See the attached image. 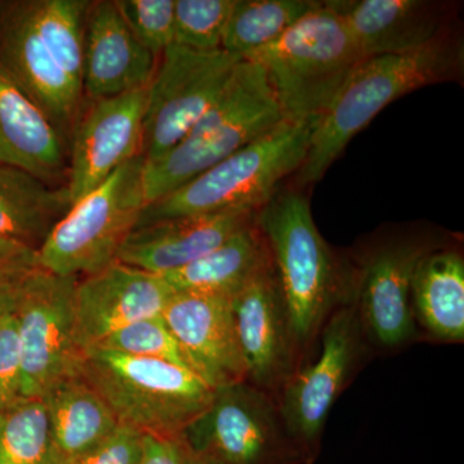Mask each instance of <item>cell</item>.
<instances>
[{"label": "cell", "instance_id": "603a6c76", "mask_svg": "<svg viewBox=\"0 0 464 464\" xmlns=\"http://www.w3.org/2000/svg\"><path fill=\"white\" fill-rule=\"evenodd\" d=\"M415 325L433 340L464 341V259L456 249L436 246L420 258L411 282Z\"/></svg>", "mask_w": 464, "mask_h": 464}, {"label": "cell", "instance_id": "d4e9b609", "mask_svg": "<svg viewBox=\"0 0 464 464\" xmlns=\"http://www.w3.org/2000/svg\"><path fill=\"white\" fill-rule=\"evenodd\" d=\"M267 255L255 219L203 257L161 277L174 293L232 299Z\"/></svg>", "mask_w": 464, "mask_h": 464}, {"label": "cell", "instance_id": "e575fe53", "mask_svg": "<svg viewBox=\"0 0 464 464\" xmlns=\"http://www.w3.org/2000/svg\"><path fill=\"white\" fill-rule=\"evenodd\" d=\"M188 451L181 440L143 433L141 453L136 464H186Z\"/></svg>", "mask_w": 464, "mask_h": 464}, {"label": "cell", "instance_id": "484cf974", "mask_svg": "<svg viewBox=\"0 0 464 464\" xmlns=\"http://www.w3.org/2000/svg\"><path fill=\"white\" fill-rule=\"evenodd\" d=\"M313 0H234L222 50L246 60L310 14Z\"/></svg>", "mask_w": 464, "mask_h": 464}, {"label": "cell", "instance_id": "cb8c5ba5", "mask_svg": "<svg viewBox=\"0 0 464 464\" xmlns=\"http://www.w3.org/2000/svg\"><path fill=\"white\" fill-rule=\"evenodd\" d=\"M70 207L66 188H51L35 174L0 164V239L39 250Z\"/></svg>", "mask_w": 464, "mask_h": 464}, {"label": "cell", "instance_id": "5bb4252c", "mask_svg": "<svg viewBox=\"0 0 464 464\" xmlns=\"http://www.w3.org/2000/svg\"><path fill=\"white\" fill-rule=\"evenodd\" d=\"M174 292L159 275L116 261L76 283L75 341L81 353L112 333L163 315Z\"/></svg>", "mask_w": 464, "mask_h": 464}, {"label": "cell", "instance_id": "8992f818", "mask_svg": "<svg viewBox=\"0 0 464 464\" xmlns=\"http://www.w3.org/2000/svg\"><path fill=\"white\" fill-rule=\"evenodd\" d=\"M143 168L145 158L140 155L70 207L38 250L42 270L90 276L118 261L146 207Z\"/></svg>", "mask_w": 464, "mask_h": 464}, {"label": "cell", "instance_id": "4dcf8cb0", "mask_svg": "<svg viewBox=\"0 0 464 464\" xmlns=\"http://www.w3.org/2000/svg\"><path fill=\"white\" fill-rule=\"evenodd\" d=\"M176 0H115V7L143 47L160 56L174 43Z\"/></svg>", "mask_w": 464, "mask_h": 464}, {"label": "cell", "instance_id": "9c48e42d", "mask_svg": "<svg viewBox=\"0 0 464 464\" xmlns=\"http://www.w3.org/2000/svg\"><path fill=\"white\" fill-rule=\"evenodd\" d=\"M148 85L142 155L154 161L191 132L218 99L240 58L224 50L169 45Z\"/></svg>", "mask_w": 464, "mask_h": 464}, {"label": "cell", "instance_id": "6da1fadb", "mask_svg": "<svg viewBox=\"0 0 464 464\" xmlns=\"http://www.w3.org/2000/svg\"><path fill=\"white\" fill-rule=\"evenodd\" d=\"M463 63L462 42L449 30L420 50L360 61L314 130L295 183L306 188L319 182L382 110L411 92L459 78Z\"/></svg>", "mask_w": 464, "mask_h": 464}, {"label": "cell", "instance_id": "8d00e7d4", "mask_svg": "<svg viewBox=\"0 0 464 464\" xmlns=\"http://www.w3.org/2000/svg\"><path fill=\"white\" fill-rule=\"evenodd\" d=\"M186 464H208L203 462V460L198 459V458L192 457L190 453H188V463Z\"/></svg>", "mask_w": 464, "mask_h": 464}, {"label": "cell", "instance_id": "3957f363", "mask_svg": "<svg viewBox=\"0 0 464 464\" xmlns=\"http://www.w3.org/2000/svg\"><path fill=\"white\" fill-rule=\"evenodd\" d=\"M317 123L284 119L207 172L148 204L136 227L177 217L228 210L257 212L276 194L277 186L285 177L298 172Z\"/></svg>", "mask_w": 464, "mask_h": 464}, {"label": "cell", "instance_id": "4316f807", "mask_svg": "<svg viewBox=\"0 0 464 464\" xmlns=\"http://www.w3.org/2000/svg\"><path fill=\"white\" fill-rule=\"evenodd\" d=\"M24 7L58 65L82 88L85 16L90 3L82 0H38L24 3Z\"/></svg>", "mask_w": 464, "mask_h": 464}, {"label": "cell", "instance_id": "9a60e30c", "mask_svg": "<svg viewBox=\"0 0 464 464\" xmlns=\"http://www.w3.org/2000/svg\"><path fill=\"white\" fill-rule=\"evenodd\" d=\"M161 316L191 371L210 389L246 381L232 299L174 293Z\"/></svg>", "mask_w": 464, "mask_h": 464}, {"label": "cell", "instance_id": "5b68a950", "mask_svg": "<svg viewBox=\"0 0 464 464\" xmlns=\"http://www.w3.org/2000/svg\"><path fill=\"white\" fill-rule=\"evenodd\" d=\"M264 67L283 118L319 121L360 61L343 18L320 2L276 41L250 54Z\"/></svg>", "mask_w": 464, "mask_h": 464}, {"label": "cell", "instance_id": "277c9868", "mask_svg": "<svg viewBox=\"0 0 464 464\" xmlns=\"http://www.w3.org/2000/svg\"><path fill=\"white\" fill-rule=\"evenodd\" d=\"M79 374L119 424L161 438L179 439L210 405L216 391L190 369L100 347L82 353Z\"/></svg>", "mask_w": 464, "mask_h": 464}, {"label": "cell", "instance_id": "d6986e66", "mask_svg": "<svg viewBox=\"0 0 464 464\" xmlns=\"http://www.w3.org/2000/svg\"><path fill=\"white\" fill-rule=\"evenodd\" d=\"M362 58L408 53L448 32L447 7L427 0H332Z\"/></svg>", "mask_w": 464, "mask_h": 464}, {"label": "cell", "instance_id": "836d02e7", "mask_svg": "<svg viewBox=\"0 0 464 464\" xmlns=\"http://www.w3.org/2000/svg\"><path fill=\"white\" fill-rule=\"evenodd\" d=\"M38 270V250L0 239V285L21 283Z\"/></svg>", "mask_w": 464, "mask_h": 464}, {"label": "cell", "instance_id": "83f0119b", "mask_svg": "<svg viewBox=\"0 0 464 464\" xmlns=\"http://www.w3.org/2000/svg\"><path fill=\"white\" fill-rule=\"evenodd\" d=\"M0 464H52L50 418L43 399L0 409Z\"/></svg>", "mask_w": 464, "mask_h": 464}, {"label": "cell", "instance_id": "ac0fdd59", "mask_svg": "<svg viewBox=\"0 0 464 464\" xmlns=\"http://www.w3.org/2000/svg\"><path fill=\"white\" fill-rule=\"evenodd\" d=\"M0 69L48 115L57 130L72 121L83 91L47 50L24 3L11 7L0 21Z\"/></svg>", "mask_w": 464, "mask_h": 464}, {"label": "cell", "instance_id": "f546056e", "mask_svg": "<svg viewBox=\"0 0 464 464\" xmlns=\"http://www.w3.org/2000/svg\"><path fill=\"white\" fill-rule=\"evenodd\" d=\"M94 347L106 348L125 355L163 360L190 369L163 316L149 317L124 326Z\"/></svg>", "mask_w": 464, "mask_h": 464}, {"label": "cell", "instance_id": "8fae6325", "mask_svg": "<svg viewBox=\"0 0 464 464\" xmlns=\"http://www.w3.org/2000/svg\"><path fill=\"white\" fill-rule=\"evenodd\" d=\"M439 246L431 240L402 237L372 249L353 270L351 302L372 347L398 350L418 335L411 282L418 262Z\"/></svg>", "mask_w": 464, "mask_h": 464}, {"label": "cell", "instance_id": "1f68e13d", "mask_svg": "<svg viewBox=\"0 0 464 464\" xmlns=\"http://www.w3.org/2000/svg\"><path fill=\"white\" fill-rule=\"evenodd\" d=\"M23 396V355L14 311L0 316V409Z\"/></svg>", "mask_w": 464, "mask_h": 464}, {"label": "cell", "instance_id": "52a82bcc", "mask_svg": "<svg viewBox=\"0 0 464 464\" xmlns=\"http://www.w3.org/2000/svg\"><path fill=\"white\" fill-rule=\"evenodd\" d=\"M179 439L208 464H308L277 400L246 381L217 389Z\"/></svg>", "mask_w": 464, "mask_h": 464}, {"label": "cell", "instance_id": "7c38bea8", "mask_svg": "<svg viewBox=\"0 0 464 464\" xmlns=\"http://www.w3.org/2000/svg\"><path fill=\"white\" fill-rule=\"evenodd\" d=\"M232 313L246 382L277 400L302 360L270 250L232 298Z\"/></svg>", "mask_w": 464, "mask_h": 464}, {"label": "cell", "instance_id": "ffe728a7", "mask_svg": "<svg viewBox=\"0 0 464 464\" xmlns=\"http://www.w3.org/2000/svg\"><path fill=\"white\" fill-rule=\"evenodd\" d=\"M284 121L279 112L232 121L197 136H188L163 157L146 161L143 188L146 206L217 166L232 152L273 130Z\"/></svg>", "mask_w": 464, "mask_h": 464}, {"label": "cell", "instance_id": "44dd1931", "mask_svg": "<svg viewBox=\"0 0 464 464\" xmlns=\"http://www.w3.org/2000/svg\"><path fill=\"white\" fill-rule=\"evenodd\" d=\"M0 164L50 181L63 172L60 130L48 115L0 69Z\"/></svg>", "mask_w": 464, "mask_h": 464}, {"label": "cell", "instance_id": "d590c367", "mask_svg": "<svg viewBox=\"0 0 464 464\" xmlns=\"http://www.w3.org/2000/svg\"><path fill=\"white\" fill-rule=\"evenodd\" d=\"M21 283L0 285V316L12 313L16 308Z\"/></svg>", "mask_w": 464, "mask_h": 464}, {"label": "cell", "instance_id": "4fadbf2b", "mask_svg": "<svg viewBox=\"0 0 464 464\" xmlns=\"http://www.w3.org/2000/svg\"><path fill=\"white\" fill-rule=\"evenodd\" d=\"M146 97L148 87L94 101L72 140L66 185L72 206L142 155Z\"/></svg>", "mask_w": 464, "mask_h": 464}, {"label": "cell", "instance_id": "d6a6232c", "mask_svg": "<svg viewBox=\"0 0 464 464\" xmlns=\"http://www.w3.org/2000/svg\"><path fill=\"white\" fill-rule=\"evenodd\" d=\"M142 435L132 427L119 424L103 444L76 464H136L141 453Z\"/></svg>", "mask_w": 464, "mask_h": 464}, {"label": "cell", "instance_id": "f1b7e54d", "mask_svg": "<svg viewBox=\"0 0 464 464\" xmlns=\"http://www.w3.org/2000/svg\"><path fill=\"white\" fill-rule=\"evenodd\" d=\"M234 0H176L174 44L198 51L221 50Z\"/></svg>", "mask_w": 464, "mask_h": 464}, {"label": "cell", "instance_id": "ba28073f", "mask_svg": "<svg viewBox=\"0 0 464 464\" xmlns=\"http://www.w3.org/2000/svg\"><path fill=\"white\" fill-rule=\"evenodd\" d=\"M371 347L355 306L343 304L326 320L316 356L280 391L277 404L284 422L308 464L319 454L333 406L364 364Z\"/></svg>", "mask_w": 464, "mask_h": 464}, {"label": "cell", "instance_id": "7a4b0ae2", "mask_svg": "<svg viewBox=\"0 0 464 464\" xmlns=\"http://www.w3.org/2000/svg\"><path fill=\"white\" fill-rule=\"evenodd\" d=\"M256 222L276 268L304 365L313 359L326 320L350 304L353 270L335 258L301 192L275 194L257 210Z\"/></svg>", "mask_w": 464, "mask_h": 464}, {"label": "cell", "instance_id": "7402d4cb", "mask_svg": "<svg viewBox=\"0 0 464 464\" xmlns=\"http://www.w3.org/2000/svg\"><path fill=\"white\" fill-rule=\"evenodd\" d=\"M50 418L52 464H76L100 447L119 422L81 374L61 381L43 396Z\"/></svg>", "mask_w": 464, "mask_h": 464}, {"label": "cell", "instance_id": "2e32d148", "mask_svg": "<svg viewBox=\"0 0 464 464\" xmlns=\"http://www.w3.org/2000/svg\"><path fill=\"white\" fill-rule=\"evenodd\" d=\"M253 210L177 217L133 228L118 253V261L146 273L179 270L221 246L256 219Z\"/></svg>", "mask_w": 464, "mask_h": 464}, {"label": "cell", "instance_id": "30bf717a", "mask_svg": "<svg viewBox=\"0 0 464 464\" xmlns=\"http://www.w3.org/2000/svg\"><path fill=\"white\" fill-rule=\"evenodd\" d=\"M79 277L38 270L20 285L14 316L23 355V396L42 399L79 374L74 298Z\"/></svg>", "mask_w": 464, "mask_h": 464}, {"label": "cell", "instance_id": "e0dca14e", "mask_svg": "<svg viewBox=\"0 0 464 464\" xmlns=\"http://www.w3.org/2000/svg\"><path fill=\"white\" fill-rule=\"evenodd\" d=\"M157 58L137 41L114 2L90 3L82 88L91 100L111 99L148 87Z\"/></svg>", "mask_w": 464, "mask_h": 464}]
</instances>
